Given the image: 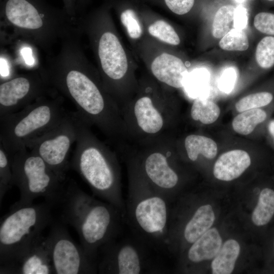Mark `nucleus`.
Returning a JSON list of instances; mask_svg holds the SVG:
<instances>
[{"instance_id":"1","label":"nucleus","mask_w":274,"mask_h":274,"mask_svg":"<svg viewBox=\"0 0 274 274\" xmlns=\"http://www.w3.org/2000/svg\"><path fill=\"white\" fill-rule=\"evenodd\" d=\"M78 33L62 40L60 51L44 71L50 85L68 98L81 116L118 150L129 143L121 111L82 63Z\"/></svg>"},{"instance_id":"2","label":"nucleus","mask_w":274,"mask_h":274,"mask_svg":"<svg viewBox=\"0 0 274 274\" xmlns=\"http://www.w3.org/2000/svg\"><path fill=\"white\" fill-rule=\"evenodd\" d=\"M66 182L58 202L62 219L76 230L84 251L97 262L99 249L120 234L125 217L112 204L86 193L74 180Z\"/></svg>"},{"instance_id":"3","label":"nucleus","mask_w":274,"mask_h":274,"mask_svg":"<svg viewBox=\"0 0 274 274\" xmlns=\"http://www.w3.org/2000/svg\"><path fill=\"white\" fill-rule=\"evenodd\" d=\"M76 146L70 168L77 172L93 194L118 208L125 217L121 172L117 154L100 141L77 111Z\"/></svg>"},{"instance_id":"4","label":"nucleus","mask_w":274,"mask_h":274,"mask_svg":"<svg viewBox=\"0 0 274 274\" xmlns=\"http://www.w3.org/2000/svg\"><path fill=\"white\" fill-rule=\"evenodd\" d=\"M121 155L127 166L128 180L125 219L145 244L166 248L169 201L150 185L128 153L123 152Z\"/></svg>"},{"instance_id":"5","label":"nucleus","mask_w":274,"mask_h":274,"mask_svg":"<svg viewBox=\"0 0 274 274\" xmlns=\"http://www.w3.org/2000/svg\"><path fill=\"white\" fill-rule=\"evenodd\" d=\"M1 13L19 35L45 49L76 31L65 11L45 0H1Z\"/></svg>"},{"instance_id":"6","label":"nucleus","mask_w":274,"mask_h":274,"mask_svg":"<svg viewBox=\"0 0 274 274\" xmlns=\"http://www.w3.org/2000/svg\"><path fill=\"white\" fill-rule=\"evenodd\" d=\"M66 112L62 97L43 96L17 112L0 117V144L9 156L24 150Z\"/></svg>"},{"instance_id":"7","label":"nucleus","mask_w":274,"mask_h":274,"mask_svg":"<svg viewBox=\"0 0 274 274\" xmlns=\"http://www.w3.org/2000/svg\"><path fill=\"white\" fill-rule=\"evenodd\" d=\"M49 203H14L1 219L0 265L16 258L42 235L52 220Z\"/></svg>"},{"instance_id":"8","label":"nucleus","mask_w":274,"mask_h":274,"mask_svg":"<svg viewBox=\"0 0 274 274\" xmlns=\"http://www.w3.org/2000/svg\"><path fill=\"white\" fill-rule=\"evenodd\" d=\"M174 145L168 134L128 144L120 152H126L134 158L148 182L169 202L180 181Z\"/></svg>"},{"instance_id":"9","label":"nucleus","mask_w":274,"mask_h":274,"mask_svg":"<svg viewBox=\"0 0 274 274\" xmlns=\"http://www.w3.org/2000/svg\"><path fill=\"white\" fill-rule=\"evenodd\" d=\"M14 185L19 189L18 205L32 203L34 199L44 197L50 205L58 203L64 189L62 180L46 162L26 148L9 156Z\"/></svg>"},{"instance_id":"10","label":"nucleus","mask_w":274,"mask_h":274,"mask_svg":"<svg viewBox=\"0 0 274 274\" xmlns=\"http://www.w3.org/2000/svg\"><path fill=\"white\" fill-rule=\"evenodd\" d=\"M129 144L170 134L174 108L165 98L140 95L121 110Z\"/></svg>"},{"instance_id":"11","label":"nucleus","mask_w":274,"mask_h":274,"mask_svg":"<svg viewBox=\"0 0 274 274\" xmlns=\"http://www.w3.org/2000/svg\"><path fill=\"white\" fill-rule=\"evenodd\" d=\"M77 138V113L66 112L53 126L30 141L26 148L40 156L63 181L70 168L69 153Z\"/></svg>"},{"instance_id":"12","label":"nucleus","mask_w":274,"mask_h":274,"mask_svg":"<svg viewBox=\"0 0 274 274\" xmlns=\"http://www.w3.org/2000/svg\"><path fill=\"white\" fill-rule=\"evenodd\" d=\"M46 243L55 274H91L98 272L97 262L91 259L81 246L76 244L66 229L56 223Z\"/></svg>"},{"instance_id":"13","label":"nucleus","mask_w":274,"mask_h":274,"mask_svg":"<svg viewBox=\"0 0 274 274\" xmlns=\"http://www.w3.org/2000/svg\"><path fill=\"white\" fill-rule=\"evenodd\" d=\"M51 86L44 71L15 76L0 84V117L17 112L47 95Z\"/></svg>"},{"instance_id":"14","label":"nucleus","mask_w":274,"mask_h":274,"mask_svg":"<svg viewBox=\"0 0 274 274\" xmlns=\"http://www.w3.org/2000/svg\"><path fill=\"white\" fill-rule=\"evenodd\" d=\"M141 242H143L141 240L138 242L131 240L117 241L116 237L106 244L99 249L98 254V273H145L148 264Z\"/></svg>"},{"instance_id":"15","label":"nucleus","mask_w":274,"mask_h":274,"mask_svg":"<svg viewBox=\"0 0 274 274\" xmlns=\"http://www.w3.org/2000/svg\"><path fill=\"white\" fill-rule=\"evenodd\" d=\"M0 273H54L45 237L41 235L16 258L1 265Z\"/></svg>"},{"instance_id":"16","label":"nucleus","mask_w":274,"mask_h":274,"mask_svg":"<svg viewBox=\"0 0 274 274\" xmlns=\"http://www.w3.org/2000/svg\"><path fill=\"white\" fill-rule=\"evenodd\" d=\"M98 55L108 83L124 78L128 70L126 55L119 39L112 32L106 31L100 37Z\"/></svg>"},{"instance_id":"17","label":"nucleus","mask_w":274,"mask_h":274,"mask_svg":"<svg viewBox=\"0 0 274 274\" xmlns=\"http://www.w3.org/2000/svg\"><path fill=\"white\" fill-rule=\"evenodd\" d=\"M215 219L211 205L198 207L181 227V231L167 241L166 248L174 252L180 241L190 245L211 228Z\"/></svg>"},{"instance_id":"18","label":"nucleus","mask_w":274,"mask_h":274,"mask_svg":"<svg viewBox=\"0 0 274 274\" xmlns=\"http://www.w3.org/2000/svg\"><path fill=\"white\" fill-rule=\"evenodd\" d=\"M151 69L159 81L175 88L184 87L189 74L181 59L166 53L153 60Z\"/></svg>"},{"instance_id":"19","label":"nucleus","mask_w":274,"mask_h":274,"mask_svg":"<svg viewBox=\"0 0 274 274\" xmlns=\"http://www.w3.org/2000/svg\"><path fill=\"white\" fill-rule=\"evenodd\" d=\"M249 154L242 150H233L222 154L216 161L213 169L218 180L230 181L239 177L250 166Z\"/></svg>"},{"instance_id":"20","label":"nucleus","mask_w":274,"mask_h":274,"mask_svg":"<svg viewBox=\"0 0 274 274\" xmlns=\"http://www.w3.org/2000/svg\"><path fill=\"white\" fill-rule=\"evenodd\" d=\"M222 246V238L215 228H210L190 245L186 256L191 263L197 264L214 258Z\"/></svg>"},{"instance_id":"21","label":"nucleus","mask_w":274,"mask_h":274,"mask_svg":"<svg viewBox=\"0 0 274 274\" xmlns=\"http://www.w3.org/2000/svg\"><path fill=\"white\" fill-rule=\"evenodd\" d=\"M239 253L240 246L236 241L233 239L226 241L212 262V273H231L234 269Z\"/></svg>"},{"instance_id":"22","label":"nucleus","mask_w":274,"mask_h":274,"mask_svg":"<svg viewBox=\"0 0 274 274\" xmlns=\"http://www.w3.org/2000/svg\"><path fill=\"white\" fill-rule=\"evenodd\" d=\"M184 147L187 158L195 162L200 155L213 159L217 153V145L212 139L199 134H190L184 140Z\"/></svg>"},{"instance_id":"23","label":"nucleus","mask_w":274,"mask_h":274,"mask_svg":"<svg viewBox=\"0 0 274 274\" xmlns=\"http://www.w3.org/2000/svg\"><path fill=\"white\" fill-rule=\"evenodd\" d=\"M274 215V191L264 188L260 192L257 206L252 214V220L256 226L267 224Z\"/></svg>"},{"instance_id":"24","label":"nucleus","mask_w":274,"mask_h":274,"mask_svg":"<svg viewBox=\"0 0 274 274\" xmlns=\"http://www.w3.org/2000/svg\"><path fill=\"white\" fill-rule=\"evenodd\" d=\"M266 112L260 109L248 110L237 115L232 122L233 129L237 133L247 135L253 132L257 125L266 119Z\"/></svg>"},{"instance_id":"25","label":"nucleus","mask_w":274,"mask_h":274,"mask_svg":"<svg viewBox=\"0 0 274 274\" xmlns=\"http://www.w3.org/2000/svg\"><path fill=\"white\" fill-rule=\"evenodd\" d=\"M220 110L214 102L200 96L196 98L190 109V116L194 121L204 124L214 122L219 117Z\"/></svg>"},{"instance_id":"26","label":"nucleus","mask_w":274,"mask_h":274,"mask_svg":"<svg viewBox=\"0 0 274 274\" xmlns=\"http://www.w3.org/2000/svg\"><path fill=\"white\" fill-rule=\"evenodd\" d=\"M235 8L231 5L221 7L216 12L212 24L213 36L217 39L222 38L233 26Z\"/></svg>"},{"instance_id":"27","label":"nucleus","mask_w":274,"mask_h":274,"mask_svg":"<svg viewBox=\"0 0 274 274\" xmlns=\"http://www.w3.org/2000/svg\"><path fill=\"white\" fill-rule=\"evenodd\" d=\"M210 76L205 69H198L189 74L184 88L188 94L195 98L202 96L208 87Z\"/></svg>"},{"instance_id":"28","label":"nucleus","mask_w":274,"mask_h":274,"mask_svg":"<svg viewBox=\"0 0 274 274\" xmlns=\"http://www.w3.org/2000/svg\"><path fill=\"white\" fill-rule=\"evenodd\" d=\"M255 58L258 66L268 70L274 66V36H266L258 43Z\"/></svg>"},{"instance_id":"29","label":"nucleus","mask_w":274,"mask_h":274,"mask_svg":"<svg viewBox=\"0 0 274 274\" xmlns=\"http://www.w3.org/2000/svg\"><path fill=\"white\" fill-rule=\"evenodd\" d=\"M220 47L227 51H245L249 47L247 35L242 30L231 29L219 42Z\"/></svg>"},{"instance_id":"30","label":"nucleus","mask_w":274,"mask_h":274,"mask_svg":"<svg viewBox=\"0 0 274 274\" xmlns=\"http://www.w3.org/2000/svg\"><path fill=\"white\" fill-rule=\"evenodd\" d=\"M14 185L9 155L0 144V202L7 191Z\"/></svg>"},{"instance_id":"31","label":"nucleus","mask_w":274,"mask_h":274,"mask_svg":"<svg viewBox=\"0 0 274 274\" xmlns=\"http://www.w3.org/2000/svg\"><path fill=\"white\" fill-rule=\"evenodd\" d=\"M273 98V94L267 91L253 93L244 97L235 105L238 112L248 110L259 108L270 104Z\"/></svg>"},{"instance_id":"32","label":"nucleus","mask_w":274,"mask_h":274,"mask_svg":"<svg viewBox=\"0 0 274 274\" xmlns=\"http://www.w3.org/2000/svg\"><path fill=\"white\" fill-rule=\"evenodd\" d=\"M149 33L166 43L178 45L180 43L179 36L168 23L163 20H158L149 26Z\"/></svg>"},{"instance_id":"33","label":"nucleus","mask_w":274,"mask_h":274,"mask_svg":"<svg viewBox=\"0 0 274 274\" xmlns=\"http://www.w3.org/2000/svg\"><path fill=\"white\" fill-rule=\"evenodd\" d=\"M123 25L126 27L129 37L133 39L139 38L142 32V27L134 12L131 9L123 11L120 16Z\"/></svg>"},{"instance_id":"34","label":"nucleus","mask_w":274,"mask_h":274,"mask_svg":"<svg viewBox=\"0 0 274 274\" xmlns=\"http://www.w3.org/2000/svg\"><path fill=\"white\" fill-rule=\"evenodd\" d=\"M236 79V74L233 68L226 69L222 73L219 80L220 89L225 93H229L233 88Z\"/></svg>"},{"instance_id":"35","label":"nucleus","mask_w":274,"mask_h":274,"mask_svg":"<svg viewBox=\"0 0 274 274\" xmlns=\"http://www.w3.org/2000/svg\"><path fill=\"white\" fill-rule=\"evenodd\" d=\"M167 7L174 13L184 15L190 11L194 0H164Z\"/></svg>"},{"instance_id":"36","label":"nucleus","mask_w":274,"mask_h":274,"mask_svg":"<svg viewBox=\"0 0 274 274\" xmlns=\"http://www.w3.org/2000/svg\"><path fill=\"white\" fill-rule=\"evenodd\" d=\"M248 22V14L247 9L241 6L235 8L233 19V27L234 28L243 29L247 25Z\"/></svg>"},{"instance_id":"37","label":"nucleus","mask_w":274,"mask_h":274,"mask_svg":"<svg viewBox=\"0 0 274 274\" xmlns=\"http://www.w3.org/2000/svg\"><path fill=\"white\" fill-rule=\"evenodd\" d=\"M20 53L26 65L28 66H34L36 61L33 57L32 50L30 47L23 46L20 50Z\"/></svg>"},{"instance_id":"38","label":"nucleus","mask_w":274,"mask_h":274,"mask_svg":"<svg viewBox=\"0 0 274 274\" xmlns=\"http://www.w3.org/2000/svg\"><path fill=\"white\" fill-rule=\"evenodd\" d=\"M64 8L67 15L72 18L76 15V0H62Z\"/></svg>"},{"instance_id":"39","label":"nucleus","mask_w":274,"mask_h":274,"mask_svg":"<svg viewBox=\"0 0 274 274\" xmlns=\"http://www.w3.org/2000/svg\"><path fill=\"white\" fill-rule=\"evenodd\" d=\"M1 77L6 78L10 75V65L8 60L2 55L0 58Z\"/></svg>"},{"instance_id":"40","label":"nucleus","mask_w":274,"mask_h":274,"mask_svg":"<svg viewBox=\"0 0 274 274\" xmlns=\"http://www.w3.org/2000/svg\"><path fill=\"white\" fill-rule=\"evenodd\" d=\"M86 0H76V12L79 13L80 11L83 7Z\"/></svg>"},{"instance_id":"41","label":"nucleus","mask_w":274,"mask_h":274,"mask_svg":"<svg viewBox=\"0 0 274 274\" xmlns=\"http://www.w3.org/2000/svg\"><path fill=\"white\" fill-rule=\"evenodd\" d=\"M268 130L274 139V120H271L268 125Z\"/></svg>"},{"instance_id":"42","label":"nucleus","mask_w":274,"mask_h":274,"mask_svg":"<svg viewBox=\"0 0 274 274\" xmlns=\"http://www.w3.org/2000/svg\"><path fill=\"white\" fill-rule=\"evenodd\" d=\"M267 3L274 4V0H264Z\"/></svg>"},{"instance_id":"43","label":"nucleus","mask_w":274,"mask_h":274,"mask_svg":"<svg viewBox=\"0 0 274 274\" xmlns=\"http://www.w3.org/2000/svg\"><path fill=\"white\" fill-rule=\"evenodd\" d=\"M237 3H242L244 2L245 0H235Z\"/></svg>"}]
</instances>
